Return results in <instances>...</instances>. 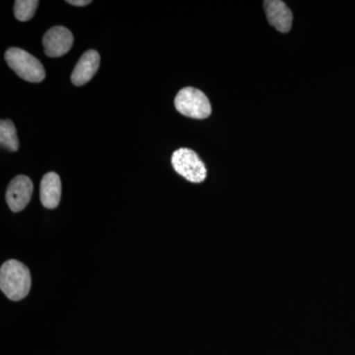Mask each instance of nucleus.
<instances>
[{"label": "nucleus", "instance_id": "1", "mask_svg": "<svg viewBox=\"0 0 355 355\" xmlns=\"http://www.w3.org/2000/svg\"><path fill=\"white\" fill-rule=\"evenodd\" d=\"M0 288L10 300L24 299L31 288V275L27 266L17 260L6 261L0 268Z\"/></svg>", "mask_w": 355, "mask_h": 355}, {"label": "nucleus", "instance_id": "2", "mask_svg": "<svg viewBox=\"0 0 355 355\" xmlns=\"http://www.w3.org/2000/svg\"><path fill=\"white\" fill-rule=\"evenodd\" d=\"M6 60L9 67L28 83H40L46 77L44 65L38 58L22 49H8L6 53Z\"/></svg>", "mask_w": 355, "mask_h": 355}, {"label": "nucleus", "instance_id": "3", "mask_svg": "<svg viewBox=\"0 0 355 355\" xmlns=\"http://www.w3.org/2000/svg\"><path fill=\"white\" fill-rule=\"evenodd\" d=\"M177 111L184 116L197 120L209 118L211 114V105L209 98L197 88L182 89L175 98Z\"/></svg>", "mask_w": 355, "mask_h": 355}, {"label": "nucleus", "instance_id": "4", "mask_svg": "<svg viewBox=\"0 0 355 355\" xmlns=\"http://www.w3.org/2000/svg\"><path fill=\"white\" fill-rule=\"evenodd\" d=\"M172 166L178 174L191 183L200 184L207 178V167L195 151L180 148L172 155Z\"/></svg>", "mask_w": 355, "mask_h": 355}, {"label": "nucleus", "instance_id": "5", "mask_svg": "<svg viewBox=\"0 0 355 355\" xmlns=\"http://www.w3.org/2000/svg\"><path fill=\"white\" fill-rule=\"evenodd\" d=\"M73 35L64 26H55L44 35V53L50 58H58L69 53L73 44Z\"/></svg>", "mask_w": 355, "mask_h": 355}, {"label": "nucleus", "instance_id": "6", "mask_svg": "<svg viewBox=\"0 0 355 355\" xmlns=\"http://www.w3.org/2000/svg\"><path fill=\"white\" fill-rule=\"evenodd\" d=\"M34 186L30 178L20 175L14 178L6 191V202L13 212H20L31 200Z\"/></svg>", "mask_w": 355, "mask_h": 355}, {"label": "nucleus", "instance_id": "7", "mask_svg": "<svg viewBox=\"0 0 355 355\" xmlns=\"http://www.w3.org/2000/svg\"><path fill=\"white\" fill-rule=\"evenodd\" d=\"M266 18L270 24L280 33L291 31L293 15L291 9L280 0H266L263 2Z\"/></svg>", "mask_w": 355, "mask_h": 355}, {"label": "nucleus", "instance_id": "8", "mask_svg": "<svg viewBox=\"0 0 355 355\" xmlns=\"http://www.w3.org/2000/svg\"><path fill=\"white\" fill-rule=\"evenodd\" d=\"M100 67V55L95 50L83 53L71 74V83L76 86H83L94 77Z\"/></svg>", "mask_w": 355, "mask_h": 355}, {"label": "nucleus", "instance_id": "9", "mask_svg": "<svg viewBox=\"0 0 355 355\" xmlns=\"http://www.w3.org/2000/svg\"><path fill=\"white\" fill-rule=\"evenodd\" d=\"M40 197L46 209H57L62 198V182L57 173L50 172L44 175L40 188Z\"/></svg>", "mask_w": 355, "mask_h": 355}, {"label": "nucleus", "instance_id": "10", "mask_svg": "<svg viewBox=\"0 0 355 355\" xmlns=\"http://www.w3.org/2000/svg\"><path fill=\"white\" fill-rule=\"evenodd\" d=\"M0 142L3 148L12 153H15L19 148V140L12 121L6 120L0 123Z\"/></svg>", "mask_w": 355, "mask_h": 355}, {"label": "nucleus", "instance_id": "11", "mask_svg": "<svg viewBox=\"0 0 355 355\" xmlns=\"http://www.w3.org/2000/svg\"><path fill=\"white\" fill-rule=\"evenodd\" d=\"M40 2L38 0H17L14 6L16 19L26 22L31 20L36 13Z\"/></svg>", "mask_w": 355, "mask_h": 355}, {"label": "nucleus", "instance_id": "12", "mask_svg": "<svg viewBox=\"0 0 355 355\" xmlns=\"http://www.w3.org/2000/svg\"><path fill=\"white\" fill-rule=\"evenodd\" d=\"M67 3L74 6H86L90 4L91 0H67Z\"/></svg>", "mask_w": 355, "mask_h": 355}]
</instances>
